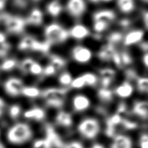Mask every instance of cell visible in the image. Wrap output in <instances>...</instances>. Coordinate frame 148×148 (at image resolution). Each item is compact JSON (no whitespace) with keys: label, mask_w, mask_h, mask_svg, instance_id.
Here are the masks:
<instances>
[{"label":"cell","mask_w":148,"mask_h":148,"mask_svg":"<svg viewBox=\"0 0 148 148\" xmlns=\"http://www.w3.org/2000/svg\"><path fill=\"white\" fill-rule=\"evenodd\" d=\"M32 135V130L30 125L25 123H18L9 129L7 138L10 143L22 144L30 140Z\"/></svg>","instance_id":"6da1fadb"},{"label":"cell","mask_w":148,"mask_h":148,"mask_svg":"<svg viewBox=\"0 0 148 148\" xmlns=\"http://www.w3.org/2000/svg\"><path fill=\"white\" fill-rule=\"evenodd\" d=\"M44 35L46 40L52 45L64 43L70 37L68 31L57 22L47 25L44 29Z\"/></svg>","instance_id":"7a4b0ae2"},{"label":"cell","mask_w":148,"mask_h":148,"mask_svg":"<svg viewBox=\"0 0 148 148\" xmlns=\"http://www.w3.org/2000/svg\"><path fill=\"white\" fill-rule=\"evenodd\" d=\"M5 29L13 35H20L25 30L27 24L26 19L18 15L5 12L1 15Z\"/></svg>","instance_id":"3957f363"},{"label":"cell","mask_w":148,"mask_h":148,"mask_svg":"<svg viewBox=\"0 0 148 148\" xmlns=\"http://www.w3.org/2000/svg\"><path fill=\"white\" fill-rule=\"evenodd\" d=\"M100 124L95 118H88L82 120L78 125V131L87 139H93L100 132Z\"/></svg>","instance_id":"277c9868"},{"label":"cell","mask_w":148,"mask_h":148,"mask_svg":"<svg viewBox=\"0 0 148 148\" xmlns=\"http://www.w3.org/2000/svg\"><path fill=\"white\" fill-rule=\"evenodd\" d=\"M99 83L98 75L91 72L83 73L73 79L71 87L73 89L80 90L84 87H94Z\"/></svg>","instance_id":"5b68a950"},{"label":"cell","mask_w":148,"mask_h":148,"mask_svg":"<svg viewBox=\"0 0 148 148\" xmlns=\"http://www.w3.org/2000/svg\"><path fill=\"white\" fill-rule=\"evenodd\" d=\"M71 57L74 61L80 64H88L93 59V53L89 47L83 45H77L73 47Z\"/></svg>","instance_id":"8992f818"},{"label":"cell","mask_w":148,"mask_h":148,"mask_svg":"<svg viewBox=\"0 0 148 148\" xmlns=\"http://www.w3.org/2000/svg\"><path fill=\"white\" fill-rule=\"evenodd\" d=\"M24 86L22 79L17 77H10L7 79L3 83L5 92L8 96L12 97H18L21 95Z\"/></svg>","instance_id":"52a82bcc"},{"label":"cell","mask_w":148,"mask_h":148,"mask_svg":"<svg viewBox=\"0 0 148 148\" xmlns=\"http://www.w3.org/2000/svg\"><path fill=\"white\" fill-rule=\"evenodd\" d=\"M68 92L67 87H48L41 92V96L44 101H64Z\"/></svg>","instance_id":"ba28073f"},{"label":"cell","mask_w":148,"mask_h":148,"mask_svg":"<svg viewBox=\"0 0 148 148\" xmlns=\"http://www.w3.org/2000/svg\"><path fill=\"white\" fill-rule=\"evenodd\" d=\"M118 69H123L131 67L134 63V57L127 50H118L112 62Z\"/></svg>","instance_id":"9c48e42d"},{"label":"cell","mask_w":148,"mask_h":148,"mask_svg":"<svg viewBox=\"0 0 148 148\" xmlns=\"http://www.w3.org/2000/svg\"><path fill=\"white\" fill-rule=\"evenodd\" d=\"M145 31L142 29H131L124 34L122 44L125 47H129L140 44L143 42Z\"/></svg>","instance_id":"30bf717a"},{"label":"cell","mask_w":148,"mask_h":148,"mask_svg":"<svg viewBox=\"0 0 148 148\" xmlns=\"http://www.w3.org/2000/svg\"><path fill=\"white\" fill-rule=\"evenodd\" d=\"M86 0H68L66 9L71 16L78 19L85 14L87 10Z\"/></svg>","instance_id":"8fae6325"},{"label":"cell","mask_w":148,"mask_h":148,"mask_svg":"<svg viewBox=\"0 0 148 148\" xmlns=\"http://www.w3.org/2000/svg\"><path fill=\"white\" fill-rule=\"evenodd\" d=\"M117 19V14L112 9H101L95 11L92 14L93 22H103L112 25Z\"/></svg>","instance_id":"7c38bea8"},{"label":"cell","mask_w":148,"mask_h":148,"mask_svg":"<svg viewBox=\"0 0 148 148\" xmlns=\"http://www.w3.org/2000/svg\"><path fill=\"white\" fill-rule=\"evenodd\" d=\"M117 72L114 68L104 67L99 70V78L100 86L104 88H110L113 82L115 81Z\"/></svg>","instance_id":"4fadbf2b"},{"label":"cell","mask_w":148,"mask_h":148,"mask_svg":"<svg viewBox=\"0 0 148 148\" xmlns=\"http://www.w3.org/2000/svg\"><path fill=\"white\" fill-rule=\"evenodd\" d=\"M113 90L115 96L121 99H127L133 96L135 86L131 82L125 80L116 86Z\"/></svg>","instance_id":"5bb4252c"},{"label":"cell","mask_w":148,"mask_h":148,"mask_svg":"<svg viewBox=\"0 0 148 148\" xmlns=\"http://www.w3.org/2000/svg\"><path fill=\"white\" fill-rule=\"evenodd\" d=\"M117 47L106 42L100 47L97 51V56L100 61L104 62H112L113 57L117 52Z\"/></svg>","instance_id":"9a60e30c"},{"label":"cell","mask_w":148,"mask_h":148,"mask_svg":"<svg viewBox=\"0 0 148 148\" xmlns=\"http://www.w3.org/2000/svg\"><path fill=\"white\" fill-rule=\"evenodd\" d=\"M69 36L76 40H83L91 35L90 29L83 23H76L68 31Z\"/></svg>","instance_id":"2e32d148"},{"label":"cell","mask_w":148,"mask_h":148,"mask_svg":"<svg viewBox=\"0 0 148 148\" xmlns=\"http://www.w3.org/2000/svg\"><path fill=\"white\" fill-rule=\"evenodd\" d=\"M73 109L76 112H84L91 106V99L84 94H77L72 99Z\"/></svg>","instance_id":"e0dca14e"},{"label":"cell","mask_w":148,"mask_h":148,"mask_svg":"<svg viewBox=\"0 0 148 148\" xmlns=\"http://www.w3.org/2000/svg\"><path fill=\"white\" fill-rule=\"evenodd\" d=\"M27 24L33 26H40L44 22V14L39 8L35 7L31 9L26 18Z\"/></svg>","instance_id":"ac0fdd59"},{"label":"cell","mask_w":148,"mask_h":148,"mask_svg":"<svg viewBox=\"0 0 148 148\" xmlns=\"http://www.w3.org/2000/svg\"><path fill=\"white\" fill-rule=\"evenodd\" d=\"M115 4L119 11L123 14H130L136 9V0H115Z\"/></svg>","instance_id":"d6986e66"},{"label":"cell","mask_w":148,"mask_h":148,"mask_svg":"<svg viewBox=\"0 0 148 148\" xmlns=\"http://www.w3.org/2000/svg\"><path fill=\"white\" fill-rule=\"evenodd\" d=\"M133 112L136 116L142 119L148 118V101L137 100L133 106Z\"/></svg>","instance_id":"ffe728a7"},{"label":"cell","mask_w":148,"mask_h":148,"mask_svg":"<svg viewBox=\"0 0 148 148\" xmlns=\"http://www.w3.org/2000/svg\"><path fill=\"white\" fill-rule=\"evenodd\" d=\"M110 148H133V142L129 136L118 134L113 138Z\"/></svg>","instance_id":"44dd1931"},{"label":"cell","mask_w":148,"mask_h":148,"mask_svg":"<svg viewBox=\"0 0 148 148\" xmlns=\"http://www.w3.org/2000/svg\"><path fill=\"white\" fill-rule=\"evenodd\" d=\"M97 96L100 101L104 103H110L113 101L115 94L113 90L110 88H104L100 86L97 90Z\"/></svg>","instance_id":"7402d4cb"},{"label":"cell","mask_w":148,"mask_h":148,"mask_svg":"<svg viewBox=\"0 0 148 148\" xmlns=\"http://www.w3.org/2000/svg\"><path fill=\"white\" fill-rule=\"evenodd\" d=\"M46 112L44 109L41 107H35L28 109L24 114V118L31 120L41 121L45 118Z\"/></svg>","instance_id":"603a6c76"},{"label":"cell","mask_w":148,"mask_h":148,"mask_svg":"<svg viewBox=\"0 0 148 148\" xmlns=\"http://www.w3.org/2000/svg\"><path fill=\"white\" fill-rule=\"evenodd\" d=\"M46 10L48 14L54 18H56L62 14L63 6L58 0L50 1L46 6Z\"/></svg>","instance_id":"cb8c5ba5"},{"label":"cell","mask_w":148,"mask_h":148,"mask_svg":"<svg viewBox=\"0 0 148 148\" xmlns=\"http://www.w3.org/2000/svg\"><path fill=\"white\" fill-rule=\"evenodd\" d=\"M36 38L32 35H26L18 44V49L21 51H31V47Z\"/></svg>","instance_id":"d4e9b609"},{"label":"cell","mask_w":148,"mask_h":148,"mask_svg":"<svg viewBox=\"0 0 148 148\" xmlns=\"http://www.w3.org/2000/svg\"><path fill=\"white\" fill-rule=\"evenodd\" d=\"M124 34L121 31H113L107 35L106 40L107 43L117 47L118 45L123 42Z\"/></svg>","instance_id":"484cf974"},{"label":"cell","mask_w":148,"mask_h":148,"mask_svg":"<svg viewBox=\"0 0 148 148\" xmlns=\"http://www.w3.org/2000/svg\"><path fill=\"white\" fill-rule=\"evenodd\" d=\"M134 83L135 88L139 93L148 94V76L139 75Z\"/></svg>","instance_id":"4316f807"},{"label":"cell","mask_w":148,"mask_h":148,"mask_svg":"<svg viewBox=\"0 0 148 148\" xmlns=\"http://www.w3.org/2000/svg\"><path fill=\"white\" fill-rule=\"evenodd\" d=\"M55 120L58 124L64 127H69L73 123L72 116L64 110L59 111L57 113Z\"/></svg>","instance_id":"83f0119b"},{"label":"cell","mask_w":148,"mask_h":148,"mask_svg":"<svg viewBox=\"0 0 148 148\" xmlns=\"http://www.w3.org/2000/svg\"><path fill=\"white\" fill-rule=\"evenodd\" d=\"M41 89L35 86H24L21 95L28 98L34 99L41 96Z\"/></svg>","instance_id":"f1b7e54d"},{"label":"cell","mask_w":148,"mask_h":148,"mask_svg":"<svg viewBox=\"0 0 148 148\" xmlns=\"http://www.w3.org/2000/svg\"><path fill=\"white\" fill-rule=\"evenodd\" d=\"M50 63L57 70L64 68L67 66V60L65 58L57 54H51L49 56Z\"/></svg>","instance_id":"f546056e"},{"label":"cell","mask_w":148,"mask_h":148,"mask_svg":"<svg viewBox=\"0 0 148 148\" xmlns=\"http://www.w3.org/2000/svg\"><path fill=\"white\" fill-rule=\"evenodd\" d=\"M18 64L17 59L15 58L10 57L5 59L0 64V70L2 72H10L15 69Z\"/></svg>","instance_id":"4dcf8cb0"},{"label":"cell","mask_w":148,"mask_h":148,"mask_svg":"<svg viewBox=\"0 0 148 148\" xmlns=\"http://www.w3.org/2000/svg\"><path fill=\"white\" fill-rule=\"evenodd\" d=\"M46 139L52 144V146L57 147H62V143L61 141L59 136L56 134L51 126H48L46 129Z\"/></svg>","instance_id":"1f68e13d"},{"label":"cell","mask_w":148,"mask_h":148,"mask_svg":"<svg viewBox=\"0 0 148 148\" xmlns=\"http://www.w3.org/2000/svg\"><path fill=\"white\" fill-rule=\"evenodd\" d=\"M73 79L72 74L68 71H65L62 72L58 77V82L63 87H67L71 86Z\"/></svg>","instance_id":"d6a6232c"},{"label":"cell","mask_w":148,"mask_h":148,"mask_svg":"<svg viewBox=\"0 0 148 148\" xmlns=\"http://www.w3.org/2000/svg\"><path fill=\"white\" fill-rule=\"evenodd\" d=\"M34 60L31 57H26L19 64L20 71L24 75L29 74L31 66H32L33 63L35 62Z\"/></svg>","instance_id":"836d02e7"},{"label":"cell","mask_w":148,"mask_h":148,"mask_svg":"<svg viewBox=\"0 0 148 148\" xmlns=\"http://www.w3.org/2000/svg\"><path fill=\"white\" fill-rule=\"evenodd\" d=\"M111 24L103 22H93V30L95 33L102 35L107 30L109 29Z\"/></svg>","instance_id":"e575fe53"},{"label":"cell","mask_w":148,"mask_h":148,"mask_svg":"<svg viewBox=\"0 0 148 148\" xmlns=\"http://www.w3.org/2000/svg\"><path fill=\"white\" fill-rule=\"evenodd\" d=\"M124 75H125V80L130 81L131 83L133 81H135L139 76L136 70L132 67H129L124 70Z\"/></svg>","instance_id":"d590c367"},{"label":"cell","mask_w":148,"mask_h":148,"mask_svg":"<svg viewBox=\"0 0 148 148\" xmlns=\"http://www.w3.org/2000/svg\"><path fill=\"white\" fill-rule=\"evenodd\" d=\"M43 68L44 67H43V66L41 65V63L35 60V62L33 63L32 66H31L29 74L34 76L41 75H43Z\"/></svg>","instance_id":"8d00e7d4"},{"label":"cell","mask_w":148,"mask_h":148,"mask_svg":"<svg viewBox=\"0 0 148 148\" xmlns=\"http://www.w3.org/2000/svg\"><path fill=\"white\" fill-rule=\"evenodd\" d=\"M118 25L121 29L123 31H129L133 24V21L129 18H122L118 21Z\"/></svg>","instance_id":"74e56055"},{"label":"cell","mask_w":148,"mask_h":148,"mask_svg":"<svg viewBox=\"0 0 148 148\" xmlns=\"http://www.w3.org/2000/svg\"><path fill=\"white\" fill-rule=\"evenodd\" d=\"M11 49V44L7 41L0 44V58L6 57Z\"/></svg>","instance_id":"f35d334b"},{"label":"cell","mask_w":148,"mask_h":148,"mask_svg":"<svg viewBox=\"0 0 148 148\" xmlns=\"http://www.w3.org/2000/svg\"><path fill=\"white\" fill-rule=\"evenodd\" d=\"M21 107L18 104H13L10 107L9 110V116L10 118L15 119L18 118L21 113Z\"/></svg>","instance_id":"ab89813d"},{"label":"cell","mask_w":148,"mask_h":148,"mask_svg":"<svg viewBox=\"0 0 148 148\" xmlns=\"http://www.w3.org/2000/svg\"><path fill=\"white\" fill-rule=\"evenodd\" d=\"M56 72L57 70L55 69V68L49 63L48 64H47L46 66L44 67L43 75L45 77H49L55 75Z\"/></svg>","instance_id":"60d3db41"},{"label":"cell","mask_w":148,"mask_h":148,"mask_svg":"<svg viewBox=\"0 0 148 148\" xmlns=\"http://www.w3.org/2000/svg\"><path fill=\"white\" fill-rule=\"evenodd\" d=\"M28 0H12L13 7L19 10H24L28 6Z\"/></svg>","instance_id":"b9f144b4"},{"label":"cell","mask_w":148,"mask_h":148,"mask_svg":"<svg viewBox=\"0 0 148 148\" xmlns=\"http://www.w3.org/2000/svg\"><path fill=\"white\" fill-rule=\"evenodd\" d=\"M121 125H122L124 128L128 129V130H132V129H136L137 127V126H138L136 123L129 120H127V119L126 118H123L122 123H121Z\"/></svg>","instance_id":"7bdbcfd3"},{"label":"cell","mask_w":148,"mask_h":148,"mask_svg":"<svg viewBox=\"0 0 148 148\" xmlns=\"http://www.w3.org/2000/svg\"><path fill=\"white\" fill-rule=\"evenodd\" d=\"M127 112H128L127 107V105L125 104V102L120 103V104H119L118 106L117 112H116V113L121 115V116H123V115H125V114L127 113Z\"/></svg>","instance_id":"ee69618b"},{"label":"cell","mask_w":148,"mask_h":148,"mask_svg":"<svg viewBox=\"0 0 148 148\" xmlns=\"http://www.w3.org/2000/svg\"><path fill=\"white\" fill-rule=\"evenodd\" d=\"M141 19L144 27L148 31V9H144L141 13Z\"/></svg>","instance_id":"f6af8a7d"},{"label":"cell","mask_w":148,"mask_h":148,"mask_svg":"<svg viewBox=\"0 0 148 148\" xmlns=\"http://www.w3.org/2000/svg\"><path fill=\"white\" fill-rule=\"evenodd\" d=\"M140 148H148V134H142L140 138Z\"/></svg>","instance_id":"bcb514c9"},{"label":"cell","mask_w":148,"mask_h":148,"mask_svg":"<svg viewBox=\"0 0 148 148\" xmlns=\"http://www.w3.org/2000/svg\"><path fill=\"white\" fill-rule=\"evenodd\" d=\"M139 47L143 53H148V40L142 42L139 44Z\"/></svg>","instance_id":"7dc6e473"},{"label":"cell","mask_w":148,"mask_h":148,"mask_svg":"<svg viewBox=\"0 0 148 148\" xmlns=\"http://www.w3.org/2000/svg\"><path fill=\"white\" fill-rule=\"evenodd\" d=\"M65 148H84L83 145L79 142H72L68 144Z\"/></svg>","instance_id":"c3c4849f"},{"label":"cell","mask_w":148,"mask_h":148,"mask_svg":"<svg viewBox=\"0 0 148 148\" xmlns=\"http://www.w3.org/2000/svg\"><path fill=\"white\" fill-rule=\"evenodd\" d=\"M142 62L144 67L148 69V53H143L142 56Z\"/></svg>","instance_id":"681fc988"},{"label":"cell","mask_w":148,"mask_h":148,"mask_svg":"<svg viewBox=\"0 0 148 148\" xmlns=\"http://www.w3.org/2000/svg\"><path fill=\"white\" fill-rule=\"evenodd\" d=\"M44 144V140H38L33 144L34 148H43Z\"/></svg>","instance_id":"f907efd6"},{"label":"cell","mask_w":148,"mask_h":148,"mask_svg":"<svg viewBox=\"0 0 148 148\" xmlns=\"http://www.w3.org/2000/svg\"><path fill=\"white\" fill-rule=\"evenodd\" d=\"M113 0H89V2L94 4H99V3H108L113 1Z\"/></svg>","instance_id":"816d5d0a"},{"label":"cell","mask_w":148,"mask_h":148,"mask_svg":"<svg viewBox=\"0 0 148 148\" xmlns=\"http://www.w3.org/2000/svg\"><path fill=\"white\" fill-rule=\"evenodd\" d=\"M5 107V102L1 97H0V117L2 116L3 113V110Z\"/></svg>","instance_id":"f5cc1de1"},{"label":"cell","mask_w":148,"mask_h":148,"mask_svg":"<svg viewBox=\"0 0 148 148\" xmlns=\"http://www.w3.org/2000/svg\"><path fill=\"white\" fill-rule=\"evenodd\" d=\"M7 42V36L4 33L0 31V44Z\"/></svg>","instance_id":"db71d44e"},{"label":"cell","mask_w":148,"mask_h":148,"mask_svg":"<svg viewBox=\"0 0 148 148\" xmlns=\"http://www.w3.org/2000/svg\"><path fill=\"white\" fill-rule=\"evenodd\" d=\"M7 0H0V11L3 10L6 6Z\"/></svg>","instance_id":"11a10c76"},{"label":"cell","mask_w":148,"mask_h":148,"mask_svg":"<svg viewBox=\"0 0 148 148\" xmlns=\"http://www.w3.org/2000/svg\"><path fill=\"white\" fill-rule=\"evenodd\" d=\"M91 148H104V147L100 144H95L93 146H92Z\"/></svg>","instance_id":"9f6ffc18"},{"label":"cell","mask_w":148,"mask_h":148,"mask_svg":"<svg viewBox=\"0 0 148 148\" xmlns=\"http://www.w3.org/2000/svg\"><path fill=\"white\" fill-rule=\"evenodd\" d=\"M140 1H141L142 2L144 3H146V4L148 5V0H140Z\"/></svg>","instance_id":"6f0895ef"},{"label":"cell","mask_w":148,"mask_h":148,"mask_svg":"<svg viewBox=\"0 0 148 148\" xmlns=\"http://www.w3.org/2000/svg\"><path fill=\"white\" fill-rule=\"evenodd\" d=\"M1 21H2V20H1V15H0V23H1Z\"/></svg>","instance_id":"680465c9"},{"label":"cell","mask_w":148,"mask_h":148,"mask_svg":"<svg viewBox=\"0 0 148 148\" xmlns=\"http://www.w3.org/2000/svg\"><path fill=\"white\" fill-rule=\"evenodd\" d=\"M33 1H36V2H37V1H40V0H33Z\"/></svg>","instance_id":"91938a15"}]
</instances>
